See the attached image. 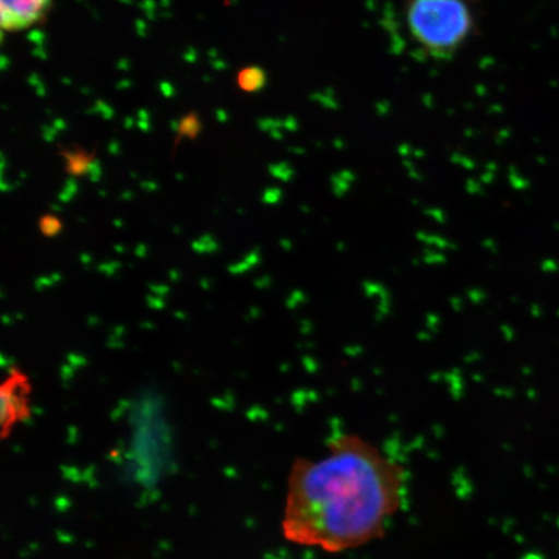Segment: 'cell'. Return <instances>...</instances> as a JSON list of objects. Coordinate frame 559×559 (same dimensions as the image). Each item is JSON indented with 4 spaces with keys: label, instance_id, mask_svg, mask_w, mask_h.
Instances as JSON below:
<instances>
[{
    "label": "cell",
    "instance_id": "1",
    "mask_svg": "<svg viewBox=\"0 0 559 559\" xmlns=\"http://www.w3.org/2000/svg\"><path fill=\"white\" fill-rule=\"evenodd\" d=\"M328 451L292 466L286 540L335 554L381 539L384 522L402 504L404 467L359 436L333 437Z\"/></svg>",
    "mask_w": 559,
    "mask_h": 559
},
{
    "label": "cell",
    "instance_id": "2",
    "mask_svg": "<svg viewBox=\"0 0 559 559\" xmlns=\"http://www.w3.org/2000/svg\"><path fill=\"white\" fill-rule=\"evenodd\" d=\"M466 0H409L407 24L417 44L437 59H449L473 29Z\"/></svg>",
    "mask_w": 559,
    "mask_h": 559
},
{
    "label": "cell",
    "instance_id": "3",
    "mask_svg": "<svg viewBox=\"0 0 559 559\" xmlns=\"http://www.w3.org/2000/svg\"><path fill=\"white\" fill-rule=\"evenodd\" d=\"M50 9L51 0H0L3 31L27 29L44 20Z\"/></svg>",
    "mask_w": 559,
    "mask_h": 559
},
{
    "label": "cell",
    "instance_id": "4",
    "mask_svg": "<svg viewBox=\"0 0 559 559\" xmlns=\"http://www.w3.org/2000/svg\"><path fill=\"white\" fill-rule=\"evenodd\" d=\"M265 83V74L262 69L251 67L239 73V86L247 93L260 91Z\"/></svg>",
    "mask_w": 559,
    "mask_h": 559
},
{
    "label": "cell",
    "instance_id": "5",
    "mask_svg": "<svg viewBox=\"0 0 559 559\" xmlns=\"http://www.w3.org/2000/svg\"><path fill=\"white\" fill-rule=\"evenodd\" d=\"M40 233L47 237H55L61 233V222L53 215H46L39 221Z\"/></svg>",
    "mask_w": 559,
    "mask_h": 559
},
{
    "label": "cell",
    "instance_id": "6",
    "mask_svg": "<svg viewBox=\"0 0 559 559\" xmlns=\"http://www.w3.org/2000/svg\"><path fill=\"white\" fill-rule=\"evenodd\" d=\"M67 158L69 169L73 174L85 173L90 165V158L85 153H72V155H68Z\"/></svg>",
    "mask_w": 559,
    "mask_h": 559
}]
</instances>
